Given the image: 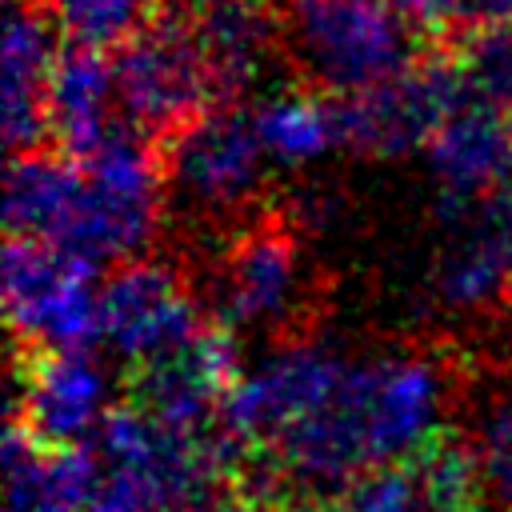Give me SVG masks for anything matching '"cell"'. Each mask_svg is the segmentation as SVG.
<instances>
[{
    "mask_svg": "<svg viewBox=\"0 0 512 512\" xmlns=\"http://www.w3.org/2000/svg\"><path fill=\"white\" fill-rule=\"evenodd\" d=\"M452 376L428 352L352 356L336 392L264 460L300 488H348L356 476L416 464L444 440Z\"/></svg>",
    "mask_w": 512,
    "mask_h": 512,
    "instance_id": "obj_1",
    "label": "cell"
},
{
    "mask_svg": "<svg viewBox=\"0 0 512 512\" xmlns=\"http://www.w3.org/2000/svg\"><path fill=\"white\" fill-rule=\"evenodd\" d=\"M92 448L104 464L100 504L108 512H176L216 492V480L240 452L220 428L180 432L140 404H116Z\"/></svg>",
    "mask_w": 512,
    "mask_h": 512,
    "instance_id": "obj_2",
    "label": "cell"
},
{
    "mask_svg": "<svg viewBox=\"0 0 512 512\" xmlns=\"http://www.w3.org/2000/svg\"><path fill=\"white\" fill-rule=\"evenodd\" d=\"M284 40L324 96L368 92L416 64V28L396 0H284Z\"/></svg>",
    "mask_w": 512,
    "mask_h": 512,
    "instance_id": "obj_3",
    "label": "cell"
},
{
    "mask_svg": "<svg viewBox=\"0 0 512 512\" xmlns=\"http://www.w3.org/2000/svg\"><path fill=\"white\" fill-rule=\"evenodd\" d=\"M80 176V200L52 248L92 268L140 260L156 232L164 192V168L152 140L120 124L108 144L80 164Z\"/></svg>",
    "mask_w": 512,
    "mask_h": 512,
    "instance_id": "obj_4",
    "label": "cell"
},
{
    "mask_svg": "<svg viewBox=\"0 0 512 512\" xmlns=\"http://www.w3.org/2000/svg\"><path fill=\"white\" fill-rule=\"evenodd\" d=\"M116 108L132 132L164 144L204 112H212V72L176 12L156 16L112 52Z\"/></svg>",
    "mask_w": 512,
    "mask_h": 512,
    "instance_id": "obj_5",
    "label": "cell"
},
{
    "mask_svg": "<svg viewBox=\"0 0 512 512\" xmlns=\"http://www.w3.org/2000/svg\"><path fill=\"white\" fill-rule=\"evenodd\" d=\"M4 316L32 352H80L100 340L96 268L40 240L4 244Z\"/></svg>",
    "mask_w": 512,
    "mask_h": 512,
    "instance_id": "obj_6",
    "label": "cell"
},
{
    "mask_svg": "<svg viewBox=\"0 0 512 512\" xmlns=\"http://www.w3.org/2000/svg\"><path fill=\"white\" fill-rule=\"evenodd\" d=\"M352 356L324 340H284L264 352L232 384L220 432L240 448L268 456L292 428H300L340 384Z\"/></svg>",
    "mask_w": 512,
    "mask_h": 512,
    "instance_id": "obj_7",
    "label": "cell"
},
{
    "mask_svg": "<svg viewBox=\"0 0 512 512\" xmlns=\"http://www.w3.org/2000/svg\"><path fill=\"white\" fill-rule=\"evenodd\" d=\"M164 188L200 216L240 212L264 176V148L252 128V112L212 108L164 144H156Z\"/></svg>",
    "mask_w": 512,
    "mask_h": 512,
    "instance_id": "obj_8",
    "label": "cell"
},
{
    "mask_svg": "<svg viewBox=\"0 0 512 512\" xmlns=\"http://www.w3.org/2000/svg\"><path fill=\"white\" fill-rule=\"evenodd\" d=\"M460 100H468V88L452 56H424L368 92L336 96L340 144L360 156H408L432 140Z\"/></svg>",
    "mask_w": 512,
    "mask_h": 512,
    "instance_id": "obj_9",
    "label": "cell"
},
{
    "mask_svg": "<svg viewBox=\"0 0 512 512\" xmlns=\"http://www.w3.org/2000/svg\"><path fill=\"white\" fill-rule=\"evenodd\" d=\"M204 332L184 280L160 260H132L100 284V344L132 372L148 368Z\"/></svg>",
    "mask_w": 512,
    "mask_h": 512,
    "instance_id": "obj_10",
    "label": "cell"
},
{
    "mask_svg": "<svg viewBox=\"0 0 512 512\" xmlns=\"http://www.w3.org/2000/svg\"><path fill=\"white\" fill-rule=\"evenodd\" d=\"M444 240L432 292L444 308L476 312L512 288V184L476 200H440Z\"/></svg>",
    "mask_w": 512,
    "mask_h": 512,
    "instance_id": "obj_11",
    "label": "cell"
},
{
    "mask_svg": "<svg viewBox=\"0 0 512 512\" xmlns=\"http://www.w3.org/2000/svg\"><path fill=\"white\" fill-rule=\"evenodd\" d=\"M112 368L80 352H32L16 388V428L44 448H88L112 416Z\"/></svg>",
    "mask_w": 512,
    "mask_h": 512,
    "instance_id": "obj_12",
    "label": "cell"
},
{
    "mask_svg": "<svg viewBox=\"0 0 512 512\" xmlns=\"http://www.w3.org/2000/svg\"><path fill=\"white\" fill-rule=\"evenodd\" d=\"M304 252L288 224L260 220L244 228L220 264V328H280L304 300Z\"/></svg>",
    "mask_w": 512,
    "mask_h": 512,
    "instance_id": "obj_13",
    "label": "cell"
},
{
    "mask_svg": "<svg viewBox=\"0 0 512 512\" xmlns=\"http://www.w3.org/2000/svg\"><path fill=\"white\" fill-rule=\"evenodd\" d=\"M240 372L244 364L236 352V332L204 324L192 344L132 372V404L180 432H216L224 400Z\"/></svg>",
    "mask_w": 512,
    "mask_h": 512,
    "instance_id": "obj_14",
    "label": "cell"
},
{
    "mask_svg": "<svg viewBox=\"0 0 512 512\" xmlns=\"http://www.w3.org/2000/svg\"><path fill=\"white\" fill-rule=\"evenodd\" d=\"M52 12L36 0H4V148L8 156L36 152L52 140L48 124V76L56 64V28Z\"/></svg>",
    "mask_w": 512,
    "mask_h": 512,
    "instance_id": "obj_15",
    "label": "cell"
},
{
    "mask_svg": "<svg viewBox=\"0 0 512 512\" xmlns=\"http://www.w3.org/2000/svg\"><path fill=\"white\" fill-rule=\"evenodd\" d=\"M176 16L212 72L216 100L248 92L272 60L276 36H284V8L276 0H180Z\"/></svg>",
    "mask_w": 512,
    "mask_h": 512,
    "instance_id": "obj_16",
    "label": "cell"
},
{
    "mask_svg": "<svg viewBox=\"0 0 512 512\" xmlns=\"http://www.w3.org/2000/svg\"><path fill=\"white\" fill-rule=\"evenodd\" d=\"M428 172L452 200H476L512 184V116L476 96L460 100L424 144Z\"/></svg>",
    "mask_w": 512,
    "mask_h": 512,
    "instance_id": "obj_17",
    "label": "cell"
},
{
    "mask_svg": "<svg viewBox=\"0 0 512 512\" xmlns=\"http://www.w3.org/2000/svg\"><path fill=\"white\" fill-rule=\"evenodd\" d=\"M8 512H96L104 496V464L96 448H44L24 428L4 440Z\"/></svg>",
    "mask_w": 512,
    "mask_h": 512,
    "instance_id": "obj_18",
    "label": "cell"
},
{
    "mask_svg": "<svg viewBox=\"0 0 512 512\" xmlns=\"http://www.w3.org/2000/svg\"><path fill=\"white\" fill-rule=\"evenodd\" d=\"M116 84H112V60H104L100 48L84 44H60L52 76H48V124L52 144L68 160L84 164L96 156L116 124Z\"/></svg>",
    "mask_w": 512,
    "mask_h": 512,
    "instance_id": "obj_19",
    "label": "cell"
},
{
    "mask_svg": "<svg viewBox=\"0 0 512 512\" xmlns=\"http://www.w3.org/2000/svg\"><path fill=\"white\" fill-rule=\"evenodd\" d=\"M80 164L56 148L8 156L4 172V228L12 240L56 244L80 200Z\"/></svg>",
    "mask_w": 512,
    "mask_h": 512,
    "instance_id": "obj_20",
    "label": "cell"
},
{
    "mask_svg": "<svg viewBox=\"0 0 512 512\" xmlns=\"http://www.w3.org/2000/svg\"><path fill=\"white\" fill-rule=\"evenodd\" d=\"M252 128L264 160L280 168H304L340 144L336 96H324L316 88L272 92L252 108Z\"/></svg>",
    "mask_w": 512,
    "mask_h": 512,
    "instance_id": "obj_21",
    "label": "cell"
},
{
    "mask_svg": "<svg viewBox=\"0 0 512 512\" xmlns=\"http://www.w3.org/2000/svg\"><path fill=\"white\" fill-rule=\"evenodd\" d=\"M468 96L496 104L512 116V24H480L460 32L448 52Z\"/></svg>",
    "mask_w": 512,
    "mask_h": 512,
    "instance_id": "obj_22",
    "label": "cell"
},
{
    "mask_svg": "<svg viewBox=\"0 0 512 512\" xmlns=\"http://www.w3.org/2000/svg\"><path fill=\"white\" fill-rule=\"evenodd\" d=\"M164 0H52V20L72 44L120 48L160 16Z\"/></svg>",
    "mask_w": 512,
    "mask_h": 512,
    "instance_id": "obj_23",
    "label": "cell"
},
{
    "mask_svg": "<svg viewBox=\"0 0 512 512\" xmlns=\"http://www.w3.org/2000/svg\"><path fill=\"white\" fill-rule=\"evenodd\" d=\"M420 476V512H484L488 496L472 460V448L460 440H440L416 460Z\"/></svg>",
    "mask_w": 512,
    "mask_h": 512,
    "instance_id": "obj_24",
    "label": "cell"
},
{
    "mask_svg": "<svg viewBox=\"0 0 512 512\" xmlns=\"http://www.w3.org/2000/svg\"><path fill=\"white\" fill-rule=\"evenodd\" d=\"M468 448H472L488 504L512 512V384H500L496 392H488L484 408L476 412Z\"/></svg>",
    "mask_w": 512,
    "mask_h": 512,
    "instance_id": "obj_25",
    "label": "cell"
},
{
    "mask_svg": "<svg viewBox=\"0 0 512 512\" xmlns=\"http://www.w3.org/2000/svg\"><path fill=\"white\" fill-rule=\"evenodd\" d=\"M336 512H420V476L416 464H392L356 476L344 492Z\"/></svg>",
    "mask_w": 512,
    "mask_h": 512,
    "instance_id": "obj_26",
    "label": "cell"
},
{
    "mask_svg": "<svg viewBox=\"0 0 512 512\" xmlns=\"http://www.w3.org/2000/svg\"><path fill=\"white\" fill-rule=\"evenodd\" d=\"M412 28L432 36L468 32L480 24H512V0H396Z\"/></svg>",
    "mask_w": 512,
    "mask_h": 512,
    "instance_id": "obj_27",
    "label": "cell"
},
{
    "mask_svg": "<svg viewBox=\"0 0 512 512\" xmlns=\"http://www.w3.org/2000/svg\"><path fill=\"white\" fill-rule=\"evenodd\" d=\"M176 512H252V504H248V500H240V496L208 492V496L188 500V504H184V508H176Z\"/></svg>",
    "mask_w": 512,
    "mask_h": 512,
    "instance_id": "obj_28",
    "label": "cell"
},
{
    "mask_svg": "<svg viewBox=\"0 0 512 512\" xmlns=\"http://www.w3.org/2000/svg\"><path fill=\"white\" fill-rule=\"evenodd\" d=\"M292 512H320V508H292Z\"/></svg>",
    "mask_w": 512,
    "mask_h": 512,
    "instance_id": "obj_29",
    "label": "cell"
},
{
    "mask_svg": "<svg viewBox=\"0 0 512 512\" xmlns=\"http://www.w3.org/2000/svg\"><path fill=\"white\" fill-rule=\"evenodd\" d=\"M100 500H104V496H100ZM96 512H108V508H104V504H96Z\"/></svg>",
    "mask_w": 512,
    "mask_h": 512,
    "instance_id": "obj_30",
    "label": "cell"
},
{
    "mask_svg": "<svg viewBox=\"0 0 512 512\" xmlns=\"http://www.w3.org/2000/svg\"><path fill=\"white\" fill-rule=\"evenodd\" d=\"M508 300H512V288H508Z\"/></svg>",
    "mask_w": 512,
    "mask_h": 512,
    "instance_id": "obj_31",
    "label": "cell"
}]
</instances>
